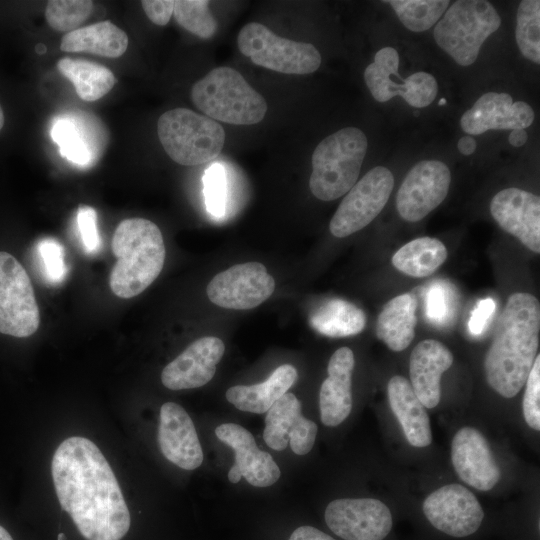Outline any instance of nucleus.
Instances as JSON below:
<instances>
[{"label":"nucleus","instance_id":"nucleus-1","mask_svg":"<svg viewBox=\"0 0 540 540\" xmlns=\"http://www.w3.org/2000/svg\"><path fill=\"white\" fill-rule=\"evenodd\" d=\"M52 478L61 508L86 540H121L130 513L108 461L89 439L73 436L56 449Z\"/></svg>","mask_w":540,"mask_h":540},{"label":"nucleus","instance_id":"nucleus-2","mask_svg":"<svg viewBox=\"0 0 540 540\" xmlns=\"http://www.w3.org/2000/svg\"><path fill=\"white\" fill-rule=\"evenodd\" d=\"M539 333L537 298L526 292L511 294L484 360L486 380L499 395L512 398L525 385L538 355Z\"/></svg>","mask_w":540,"mask_h":540},{"label":"nucleus","instance_id":"nucleus-3","mask_svg":"<svg viewBox=\"0 0 540 540\" xmlns=\"http://www.w3.org/2000/svg\"><path fill=\"white\" fill-rule=\"evenodd\" d=\"M112 252L117 261L110 274V288L124 299L139 295L155 281L166 255L159 227L144 218L119 223L112 239Z\"/></svg>","mask_w":540,"mask_h":540},{"label":"nucleus","instance_id":"nucleus-4","mask_svg":"<svg viewBox=\"0 0 540 540\" xmlns=\"http://www.w3.org/2000/svg\"><path fill=\"white\" fill-rule=\"evenodd\" d=\"M367 148L365 134L356 127H345L324 138L312 154V194L322 201L345 195L358 180Z\"/></svg>","mask_w":540,"mask_h":540},{"label":"nucleus","instance_id":"nucleus-5","mask_svg":"<svg viewBox=\"0 0 540 540\" xmlns=\"http://www.w3.org/2000/svg\"><path fill=\"white\" fill-rule=\"evenodd\" d=\"M193 104L205 116L234 125H252L263 120L267 102L244 77L230 67H217L191 89Z\"/></svg>","mask_w":540,"mask_h":540},{"label":"nucleus","instance_id":"nucleus-6","mask_svg":"<svg viewBox=\"0 0 540 540\" xmlns=\"http://www.w3.org/2000/svg\"><path fill=\"white\" fill-rule=\"evenodd\" d=\"M157 134L168 156L185 166L211 162L225 141L224 129L217 121L187 108L163 113L157 122Z\"/></svg>","mask_w":540,"mask_h":540},{"label":"nucleus","instance_id":"nucleus-7","mask_svg":"<svg viewBox=\"0 0 540 540\" xmlns=\"http://www.w3.org/2000/svg\"><path fill=\"white\" fill-rule=\"evenodd\" d=\"M501 24L494 6L484 0H459L451 4L434 28L437 45L461 66L473 64L484 41Z\"/></svg>","mask_w":540,"mask_h":540},{"label":"nucleus","instance_id":"nucleus-8","mask_svg":"<svg viewBox=\"0 0 540 540\" xmlns=\"http://www.w3.org/2000/svg\"><path fill=\"white\" fill-rule=\"evenodd\" d=\"M237 43L240 52L254 64L276 72L310 74L321 64V55L315 46L278 36L258 22L244 25Z\"/></svg>","mask_w":540,"mask_h":540},{"label":"nucleus","instance_id":"nucleus-9","mask_svg":"<svg viewBox=\"0 0 540 540\" xmlns=\"http://www.w3.org/2000/svg\"><path fill=\"white\" fill-rule=\"evenodd\" d=\"M39 324V307L25 268L10 253L0 251V333L25 338Z\"/></svg>","mask_w":540,"mask_h":540},{"label":"nucleus","instance_id":"nucleus-10","mask_svg":"<svg viewBox=\"0 0 540 540\" xmlns=\"http://www.w3.org/2000/svg\"><path fill=\"white\" fill-rule=\"evenodd\" d=\"M393 187L388 168L376 166L368 171L342 199L329 224L331 234L343 238L366 227L385 207Z\"/></svg>","mask_w":540,"mask_h":540},{"label":"nucleus","instance_id":"nucleus-11","mask_svg":"<svg viewBox=\"0 0 540 540\" xmlns=\"http://www.w3.org/2000/svg\"><path fill=\"white\" fill-rule=\"evenodd\" d=\"M275 280L260 262L236 264L215 275L206 288L215 305L248 310L266 301L274 292Z\"/></svg>","mask_w":540,"mask_h":540},{"label":"nucleus","instance_id":"nucleus-12","mask_svg":"<svg viewBox=\"0 0 540 540\" xmlns=\"http://www.w3.org/2000/svg\"><path fill=\"white\" fill-rule=\"evenodd\" d=\"M398 52L392 47L380 49L364 71V80L374 99L386 102L399 95L409 105L423 108L433 102L438 93V84L433 75L416 72L400 83L394 82L391 71L399 67Z\"/></svg>","mask_w":540,"mask_h":540},{"label":"nucleus","instance_id":"nucleus-13","mask_svg":"<svg viewBox=\"0 0 540 540\" xmlns=\"http://www.w3.org/2000/svg\"><path fill=\"white\" fill-rule=\"evenodd\" d=\"M450 181V170L443 162H418L408 172L396 195L400 217L409 222L423 219L444 201Z\"/></svg>","mask_w":540,"mask_h":540},{"label":"nucleus","instance_id":"nucleus-14","mask_svg":"<svg viewBox=\"0 0 540 540\" xmlns=\"http://www.w3.org/2000/svg\"><path fill=\"white\" fill-rule=\"evenodd\" d=\"M325 521L344 540H383L392 528L389 508L373 498H343L328 504Z\"/></svg>","mask_w":540,"mask_h":540},{"label":"nucleus","instance_id":"nucleus-15","mask_svg":"<svg viewBox=\"0 0 540 540\" xmlns=\"http://www.w3.org/2000/svg\"><path fill=\"white\" fill-rule=\"evenodd\" d=\"M423 512L438 530L453 537H465L480 527L484 512L476 496L460 484L442 486L423 502Z\"/></svg>","mask_w":540,"mask_h":540},{"label":"nucleus","instance_id":"nucleus-16","mask_svg":"<svg viewBox=\"0 0 540 540\" xmlns=\"http://www.w3.org/2000/svg\"><path fill=\"white\" fill-rule=\"evenodd\" d=\"M215 434L235 452V463L228 472L230 482L238 483L244 477L255 487H267L278 481V465L269 453L257 447L250 431L235 423H225L216 427Z\"/></svg>","mask_w":540,"mask_h":540},{"label":"nucleus","instance_id":"nucleus-17","mask_svg":"<svg viewBox=\"0 0 540 540\" xmlns=\"http://www.w3.org/2000/svg\"><path fill=\"white\" fill-rule=\"evenodd\" d=\"M318 427L302 415L301 403L293 393H285L267 411L263 438L273 450L281 451L288 442L297 455L312 449Z\"/></svg>","mask_w":540,"mask_h":540},{"label":"nucleus","instance_id":"nucleus-18","mask_svg":"<svg viewBox=\"0 0 540 540\" xmlns=\"http://www.w3.org/2000/svg\"><path fill=\"white\" fill-rule=\"evenodd\" d=\"M490 213L497 224L534 253L540 252V198L519 188L499 191Z\"/></svg>","mask_w":540,"mask_h":540},{"label":"nucleus","instance_id":"nucleus-19","mask_svg":"<svg viewBox=\"0 0 540 540\" xmlns=\"http://www.w3.org/2000/svg\"><path fill=\"white\" fill-rule=\"evenodd\" d=\"M451 460L460 479L475 489L491 490L500 479L499 466L486 438L473 427L466 426L456 432Z\"/></svg>","mask_w":540,"mask_h":540},{"label":"nucleus","instance_id":"nucleus-20","mask_svg":"<svg viewBox=\"0 0 540 540\" xmlns=\"http://www.w3.org/2000/svg\"><path fill=\"white\" fill-rule=\"evenodd\" d=\"M225 351L223 341L205 336L189 345L166 365L161 373L163 385L171 390L198 388L208 383Z\"/></svg>","mask_w":540,"mask_h":540},{"label":"nucleus","instance_id":"nucleus-21","mask_svg":"<svg viewBox=\"0 0 540 540\" xmlns=\"http://www.w3.org/2000/svg\"><path fill=\"white\" fill-rule=\"evenodd\" d=\"M534 116L526 102H514L508 93L488 92L464 112L460 124L464 132L478 135L488 130L525 129Z\"/></svg>","mask_w":540,"mask_h":540},{"label":"nucleus","instance_id":"nucleus-22","mask_svg":"<svg viewBox=\"0 0 540 540\" xmlns=\"http://www.w3.org/2000/svg\"><path fill=\"white\" fill-rule=\"evenodd\" d=\"M157 438L164 457L178 467L193 470L202 464L203 451L194 423L180 405H162Z\"/></svg>","mask_w":540,"mask_h":540},{"label":"nucleus","instance_id":"nucleus-23","mask_svg":"<svg viewBox=\"0 0 540 540\" xmlns=\"http://www.w3.org/2000/svg\"><path fill=\"white\" fill-rule=\"evenodd\" d=\"M454 357L440 341L426 339L412 350L409 360L410 384L425 408H434L441 398V377Z\"/></svg>","mask_w":540,"mask_h":540},{"label":"nucleus","instance_id":"nucleus-24","mask_svg":"<svg viewBox=\"0 0 540 540\" xmlns=\"http://www.w3.org/2000/svg\"><path fill=\"white\" fill-rule=\"evenodd\" d=\"M354 365V354L348 347L337 349L328 362V377L323 381L319 392L321 421L326 426L339 425L351 412Z\"/></svg>","mask_w":540,"mask_h":540},{"label":"nucleus","instance_id":"nucleus-25","mask_svg":"<svg viewBox=\"0 0 540 540\" xmlns=\"http://www.w3.org/2000/svg\"><path fill=\"white\" fill-rule=\"evenodd\" d=\"M98 123L83 114L57 117L51 128V137L59 146L60 154L78 166L86 167L99 157L104 139Z\"/></svg>","mask_w":540,"mask_h":540},{"label":"nucleus","instance_id":"nucleus-26","mask_svg":"<svg viewBox=\"0 0 540 540\" xmlns=\"http://www.w3.org/2000/svg\"><path fill=\"white\" fill-rule=\"evenodd\" d=\"M392 412L398 419L407 441L414 447H426L432 441L430 419L425 406L416 396L410 382L393 376L387 386Z\"/></svg>","mask_w":540,"mask_h":540},{"label":"nucleus","instance_id":"nucleus-27","mask_svg":"<svg viewBox=\"0 0 540 540\" xmlns=\"http://www.w3.org/2000/svg\"><path fill=\"white\" fill-rule=\"evenodd\" d=\"M297 370L290 364L277 367L267 380L254 385H236L226 392V399L237 409L263 414L281 398L297 380Z\"/></svg>","mask_w":540,"mask_h":540},{"label":"nucleus","instance_id":"nucleus-28","mask_svg":"<svg viewBox=\"0 0 540 540\" xmlns=\"http://www.w3.org/2000/svg\"><path fill=\"white\" fill-rule=\"evenodd\" d=\"M417 300L411 293L390 299L376 321V335L390 350L406 349L415 337Z\"/></svg>","mask_w":540,"mask_h":540},{"label":"nucleus","instance_id":"nucleus-29","mask_svg":"<svg viewBox=\"0 0 540 540\" xmlns=\"http://www.w3.org/2000/svg\"><path fill=\"white\" fill-rule=\"evenodd\" d=\"M127 47V34L110 21L69 32L62 37L60 44L64 52H86L109 58L122 56Z\"/></svg>","mask_w":540,"mask_h":540},{"label":"nucleus","instance_id":"nucleus-30","mask_svg":"<svg viewBox=\"0 0 540 540\" xmlns=\"http://www.w3.org/2000/svg\"><path fill=\"white\" fill-rule=\"evenodd\" d=\"M362 309L343 299H331L312 312L311 327L318 333L333 337H347L360 333L366 326Z\"/></svg>","mask_w":540,"mask_h":540},{"label":"nucleus","instance_id":"nucleus-31","mask_svg":"<svg viewBox=\"0 0 540 540\" xmlns=\"http://www.w3.org/2000/svg\"><path fill=\"white\" fill-rule=\"evenodd\" d=\"M57 69L73 84L77 95L88 102L105 96L116 83L109 68L83 59L61 58Z\"/></svg>","mask_w":540,"mask_h":540},{"label":"nucleus","instance_id":"nucleus-32","mask_svg":"<svg viewBox=\"0 0 540 540\" xmlns=\"http://www.w3.org/2000/svg\"><path fill=\"white\" fill-rule=\"evenodd\" d=\"M445 245L434 237H419L404 244L392 257L393 266L416 278L432 275L447 259Z\"/></svg>","mask_w":540,"mask_h":540},{"label":"nucleus","instance_id":"nucleus-33","mask_svg":"<svg viewBox=\"0 0 540 540\" xmlns=\"http://www.w3.org/2000/svg\"><path fill=\"white\" fill-rule=\"evenodd\" d=\"M397 14L400 22L413 32L431 28L447 10V0H392L386 1Z\"/></svg>","mask_w":540,"mask_h":540},{"label":"nucleus","instance_id":"nucleus-34","mask_svg":"<svg viewBox=\"0 0 540 540\" xmlns=\"http://www.w3.org/2000/svg\"><path fill=\"white\" fill-rule=\"evenodd\" d=\"M516 42L522 55L540 63V1L523 0L517 11Z\"/></svg>","mask_w":540,"mask_h":540},{"label":"nucleus","instance_id":"nucleus-35","mask_svg":"<svg viewBox=\"0 0 540 540\" xmlns=\"http://www.w3.org/2000/svg\"><path fill=\"white\" fill-rule=\"evenodd\" d=\"M173 14L181 27L200 38H211L216 32L217 23L209 10V1H174Z\"/></svg>","mask_w":540,"mask_h":540},{"label":"nucleus","instance_id":"nucleus-36","mask_svg":"<svg viewBox=\"0 0 540 540\" xmlns=\"http://www.w3.org/2000/svg\"><path fill=\"white\" fill-rule=\"evenodd\" d=\"M93 6L89 0H51L47 2L45 17L53 30L69 33L89 18Z\"/></svg>","mask_w":540,"mask_h":540},{"label":"nucleus","instance_id":"nucleus-37","mask_svg":"<svg viewBox=\"0 0 540 540\" xmlns=\"http://www.w3.org/2000/svg\"><path fill=\"white\" fill-rule=\"evenodd\" d=\"M207 208L211 214L222 217L230 201V173L217 164L211 166L204 177Z\"/></svg>","mask_w":540,"mask_h":540},{"label":"nucleus","instance_id":"nucleus-38","mask_svg":"<svg viewBox=\"0 0 540 540\" xmlns=\"http://www.w3.org/2000/svg\"><path fill=\"white\" fill-rule=\"evenodd\" d=\"M523 396V415L526 423L534 430H540V356L535 362L525 382Z\"/></svg>","mask_w":540,"mask_h":540},{"label":"nucleus","instance_id":"nucleus-39","mask_svg":"<svg viewBox=\"0 0 540 540\" xmlns=\"http://www.w3.org/2000/svg\"><path fill=\"white\" fill-rule=\"evenodd\" d=\"M38 252L47 280L50 283H60L67 274L62 245L54 239L46 238L38 244Z\"/></svg>","mask_w":540,"mask_h":540},{"label":"nucleus","instance_id":"nucleus-40","mask_svg":"<svg viewBox=\"0 0 540 540\" xmlns=\"http://www.w3.org/2000/svg\"><path fill=\"white\" fill-rule=\"evenodd\" d=\"M450 297L448 287L440 282L429 287L426 293L425 309L426 316L431 322L437 325L448 322L452 311Z\"/></svg>","mask_w":540,"mask_h":540},{"label":"nucleus","instance_id":"nucleus-41","mask_svg":"<svg viewBox=\"0 0 540 540\" xmlns=\"http://www.w3.org/2000/svg\"><path fill=\"white\" fill-rule=\"evenodd\" d=\"M77 225L82 243L88 252H95L100 245L97 229V213L94 208L82 205L77 211Z\"/></svg>","mask_w":540,"mask_h":540},{"label":"nucleus","instance_id":"nucleus-42","mask_svg":"<svg viewBox=\"0 0 540 540\" xmlns=\"http://www.w3.org/2000/svg\"><path fill=\"white\" fill-rule=\"evenodd\" d=\"M496 304L492 298L481 299L471 312L468 329L473 336L483 333L495 312Z\"/></svg>","mask_w":540,"mask_h":540},{"label":"nucleus","instance_id":"nucleus-43","mask_svg":"<svg viewBox=\"0 0 540 540\" xmlns=\"http://www.w3.org/2000/svg\"><path fill=\"white\" fill-rule=\"evenodd\" d=\"M141 6L150 19L156 25H166L174 10V1L172 0H143Z\"/></svg>","mask_w":540,"mask_h":540},{"label":"nucleus","instance_id":"nucleus-44","mask_svg":"<svg viewBox=\"0 0 540 540\" xmlns=\"http://www.w3.org/2000/svg\"><path fill=\"white\" fill-rule=\"evenodd\" d=\"M289 540H335L328 534L312 526L298 527L291 534Z\"/></svg>","mask_w":540,"mask_h":540},{"label":"nucleus","instance_id":"nucleus-45","mask_svg":"<svg viewBox=\"0 0 540 540\" xmlns=\"http://www.w3.org/2000/svg\"><path fill=\"white\" fill-rule=\"evenodd\" d=\"M457 146L461 154L468 156L475 152L477 144L473 137L464 136L459 139Z\"/></svg>","mask_w":540,"mask_h":540},{"label":"nucleus","instance_id":"nucleus-46","mask_svg":"<svg viewBox=\"0 0 540 540\" xmlns=\"http://www.w3.org/2000/svg\"><path fill=\"white\" fill-rule=\"evenodd\" d=\"M528 139V134L524 129H514L511 130V133L509 134V143L514 147H521L523 146Z\"/></svg>","mask_w":540,"mask_h":540},{"label":"nucleus","instance_id":"nucleus-47","mask_svg":"<svg viewBox=\"0 0 540 540\" xmlns=\"http://www.w3.org/2000/svg\"><path fill=\"white\" fill-rule=\"evenodd\" d=\"M0 540H13L9 532L2 526H0Z\"/></svg>","mask_w":540,"mask_h":540},{"label":"nucleus","instance_id":"nucleus-48","mask_svg":"<svg viewBox=\"0 0 540 540\" xmlns=\"http://www.w3.org/2000/svg\"><path fill=\"white\" fill-rule=\"evenodd\" d=\"M4 122H5L4 113L0 105V130L3 128Z\"/></svg>","mask_w":540,"mask_h":540},{"label":"nucleus","instance_id":"nucleus-49","mask_svg":"<svg viewBox=\"0 0 540 540\" xmlns=\"http://www.w3.org/2000/svg\"><path fill=\"white\" fill-rule=\"evenodd\" d=\"M36 49H37V51H38L39 53H43V52H45V50H46V48H45L43 45H41V44L38 45Z\"/></svg>","mask_w":540,"mask_h":540},{"label":"nucleus","instance_id":"nucleus-50","mask_svg":"<svg viewBox=\"0 0 540 540\" xmlns=\"http://www.w3.org/2000/svg\"><path fill=\"white\" fill-rule=\"evenodd\" d=\"M57 540H66L65 534L64 533H59L58 537H57Z\"/></svg>","mask_w":540,"mask_h":540},{"label":"nucleus","instance_id":"nucleus-51","mask_svg":"<svg viewBox=\"0 0 540 540\" xmlns=\"http://www.w3.org/2000/svg\"><path fill=\"white\" fill-rule=\"evenodd\" d=\"M439 105H445L446 104V100L444 98L440 99Z\"/></svg>","mask_w":540,"mask_h":540}]
</instances>
